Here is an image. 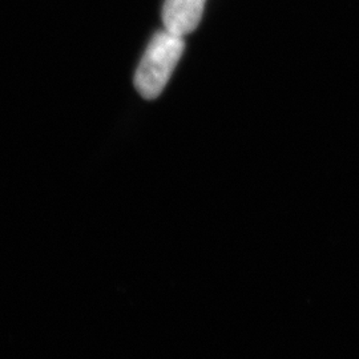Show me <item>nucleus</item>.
I'll list each match as a JSON object with an SVG mask.
<instances>
[{"instance_id": "1", "label": "nucleus", "mask_w": 359, "mask_h": 359, "mask_svg": "<svg viewBox=\"0 0 359 359\" xmlns=\"http://www.w3.org/2000/svg\"><path fill=\"white\" fill-rule=\"evenodd\" d=\"M184 48V40L180 36L167 31L154 35L135 75V87L144 99L154 100L161 95L179 65Z\"/></svg>"}, {"instance_id": "2", "label": "nucleus", "mask_w": 359, "mask_h": 359, "mask_svg": "<svg viewBox=\"0 0 359 359\" xmlns=\"http://www.w3.org/2000/svg\"><path fill=\"white\" fill-rule=\"evenodd\" d=\"M206 0H165L163 23L165 31L184 38L193 32L201 22Z\"/></svg>"}]
</instances>
